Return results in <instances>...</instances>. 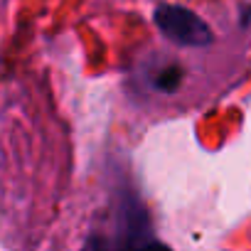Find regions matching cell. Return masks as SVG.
<instances>
[{"label":"cell","mask_w":251,"mask_h":251,"mask_svg":"<svg viewBox=\"0 0 251 251\" xmlns=\"http://www.w3.org/2000/svg\"><path fill=\"white\" fill-rule=\"evenodd\" d=\"M123 222L118 224L113 236H91L86 251H173L170 246L151 239L146 234V214L138 204H128L121 212Z\"/></svg>","instance_id":"obj_1"},{"label":"cell","mask_w":251,"mask_h":251,"mask_svg":"<svg viewBox=\"0 0 251 251\" xmlns=\"http://www.w3.org/2000/svg\"><path fill=\"white\" fill-rule=\"evenodd\" d=\"M153 18H155L158 30L168 40H173L177 45H185V47H207L214 40L209 25L200 15H195L192 10H187V8L160 5Z\"/></svg>","instance_id":"obj_2"},{"label":"cell","mask_w":251,"mask_h":251,"mask_svg":"<svg viewBox=\"0 0 251 251\" xmlns=\"http://www.w3.org/2000/svg\"><path fill=\"white\" fill-rule=\"evenodd\" d=\"M180 81H182V69H180L177 64L165 67V69L155 76V86H158L160 91H165V94H173V91L180 86Z\"/></svg>","instance_id":"obj_3"}]
</instances>
